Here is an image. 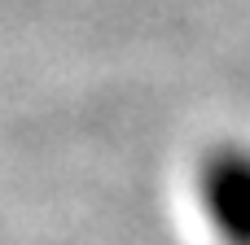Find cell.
I'll return each mask as SVG.
<instances>
[{"label":"cell","instance_id":"cell-1","mask_svg":"<svg viewBox=\"0 0 250 245\" xmlns=\"http://www.w3.org/2000/svg\"><path fill=\"white\" fill-rule=\"evenodd\" d=\"M198 206L211 232L224 245H250V149L246 145H211L193 175Z\"/></svg>","mask_w":250,"mask_h":245}]
</instances>
